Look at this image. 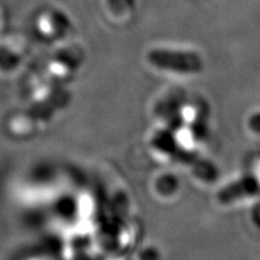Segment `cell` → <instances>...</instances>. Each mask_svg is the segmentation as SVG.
Wrapping results in <instances>:
<instances>
[{
    "label": "cell",
    "instance_id": "obj_1",
    "mask_svg": "<svg viewBox=\"0 0 260 260\" xmlns=\"http://www.w3.org/2000/svg\"><path fill=\"white\" fill-rule=\"evenodd\" d=\"M149 59L155 67L178 73H197L201 70V59L193 52L154 50L149 54Z\"/></svg>",
    "mask_w": 260,
    "mask_h": 260
}]
</instances>
